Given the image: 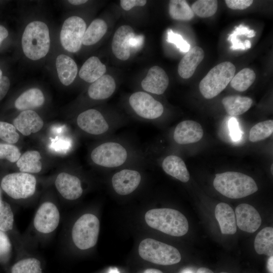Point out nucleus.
<instances>
[{
  "label": "nucleus",
  "instance_id": "24",
  "mask_svg": "<svg viewBox=\"0 0 273 273\" xmlns=\"http://www.w3.org/2000/svg\"><path fill=\"white\" fill-rule=\"evenodd\" d=\"M162 167L166 173L183 183H187L190 179V174L185 163L178 156H167L162 163Z\"/></svg>",
  "mask_w": 273,
  "mask_h": 273
},
{
  "label": "nucleus",
  "instance_id": "54",
  "mask_svg": "<svg viewBox=\"0 0 273 273\" xmlns=\"http://www.w3.org/2000/svg\"><path fill=\"white\" fill-rule=\"evenodd\" d=\"M244 43L246 49H249L251 47V41L249 40H248V39L245 40Z\"/></svg>",
  "mask_w": 273,
  "mask_h": 273
},
{
  "label": "nucleus",
  "instance_id": "58",
  "mask_svg": "<svg viewBox=\"0 0 273 273\" xmlns=\"http://www.w3.org/2000/svg\"><path fill=\"white\" fill-rule=\"evenodd\" d=\"M2 201L1 197V191H0V202Z\"/></svg>",
  "mask_w": 273,
  "mask_h": 273
},
{
  "label": "nucleus",
  "instance_id": "3",
  "mask_svg": "<svg viewBox=\"0 0 273 273\" xmlns=\"http://www.w3.org/2000/svg\"><path fill=\"white\" fill-rule=\"evenodd\" d=\"M22 47L25 55L32 60L45 57L50 47V37L48 26L41 21L29 23L22 37Z\"/></svg>",
  "mask_w": 273,
  "mask_h": 273
},
{
  "label": "nucleus",
  "instance_id": "31",
  "mask_svg": "<svg viewBox=\"0 0 273 273\" xmlns=\"http://www.w3.org/2000/svg\"><path fill=\"white\" fill-rule=\"evenodd\" d=\"M169 14L174 20L189 21L194 14L186 1L171 0L169 3Z\"/></svg>",
  "mask_w": 273,
  "mask_h": 273
},
{
  "label": "nucleus",
  "instance_id": "8",
  "mask_svg": "<svg viewBox=\"0 0 273 273\" xmlns=\"http://www.w3.org/2000/svg\"><path fill=\"white\" fill-rule=\"evenodd\" d=\"M93 161L98 165L114 168L122 165L127 158V152L120 144L114 142L103 143L92 152Z\"/></svg>",
  "mask_w": 273,
  "mask_h": 273
},
{
  "label": "nucleus",
  "instance_id": "48",
  "mask_svg": "<svg viewBox=\"0 0 273 273\" xmlns=\"http://www.w3.org/2000/svg\"><path fill=\"white\" fill-rule=\"evenodd\" d=\"M272 264H273V257L272 256H271L268 258L267 262V268L270 273H273Z\"/></svg>",
  "mask_w": 273,
  "mask_h": 273
},
{
  "label": "nucleus",
  "instance_id": "20",
  "mask_svg": "<svg viewBox=\"0 0 273 273\" xmlns=\"http://www.w3.org/2000/svg\"><path fill=\"white\" fill-rule=\"evenodd\" d=\"M204 57L203 49L195 46L191 49L181 59L178 66V73L184 79L192 76L196 68Z\"/></svg>",
  "mask_w": 273,
  "mask_h": 273
},
{
  "label": "nucleus",
  "instance_id": "51",
  "mask_svg": "<svg viewBox=\"0 0 273 273\" xmlns=\"http://www.w3.org/2000/svg\"><path fill=\"white\" fill-rule=\"evenodd\" d=\"M144 273H163L161 270L155 268H148L146 269Z\"/></svg>",
  "mask_w": 273,
  "mask_h": 273
},
{
  "label": "nucleus",
  "instance_id": "44",
  "mask_svg": "<svg viewBox=\"0 0 273 273\" xmlns=\"http://www.w3.org/2000/svg\"><path fill=\"white\" fill-rule=\"evenodd\" d=\"M144 42V36L142 34L134 35L130 40L131 52L140 49Z\"/></svg>",
  "mask_w": 273,
  "mask_h": 273
},
{
  "label": "nucleus",
  "instance_id": "13",
  "mask_svg": "<svg viewBox=\"0 0 273 273\" xmlns=\"http://www.w3.org/2000/svg\"><path fill=\"white\" fill-rule=\"evenodd\" d=\"M235 213L236 224L243 231L254 233L261 224L259 213L253 206L248 204L243 203L237 206Z\"/></svg>",
  "mask_w": 273,
  "mask_h": 273
},
{
  "label": "nucleus",
  "instance_id": "56",
  "mask_svg": "<svg viewBox=\"0 0 273 273\" xmlns=\"http://www.w3.org/2000/svg\"><path fill=\"white\" fill-rule=\"evenodd\" d=\"M2 74H3L2 71L0 69V77L2 76Z\"/></svg>",
  "mask_w": 273,
  "mask_h": 273
},
{
  "label": "nucleus",
  "instance_id": "11",
  "mask_svg": "<svg viewBox=\"0 0 273 273\" xmlns=\"http://www.w3.org/2000/svg\"><path fill=\"white\" fill-rule=\"evenodd\" d=\"M60 215L56 205L51 202H45L37 209L34 219L35 230L41 234H50L58 227Z\"/></svg>",
  "mask_w": 273,
  "mask_h": 273
},
{
  "label": "nucleus",
  "instance_id": "29",
  "mask_svg": "<svg viewBox=\"0 0 273 273\" xmlns=\"http://www.w3.org/2000/svg\"><path fill=\"white\" fill-rule=\"evenodd\" d=\"M254 249L258 254L272 256L273 228L272 227H265L258 233L254 240Z\"/></svg>",
  "mask_w": 273,
  "mask_h": 273
},
{
  "label": "nucleus",
  "instance_id": "50",
  "mask_svg": "<svg viewBox=\"0 0 273 273\" xmlns=\"http://www.w3.org/2000/svg\"><path fill=\"white\" fill-rule=\"evenodd\" d=\"M196 273H213V272L208 268L202 267L199 268Z\"/></svg>",
  "mask_w": 273,
  "mask_h": 273
},
{
  "label": "nucleus",
  "instance_id": "27",
  "mask_svg": "<svg viewBox=\"0 0 273 273\" xmlns=\"http://www.w3.org/2000/svg\"><path fill=\"white\" fill-rule=\"evenodd\" d=\"M252 102L250 98L238 95L226 96L222 100L226 112L233 117L240 115L247 111Z\"/></svg>",
  "mask_w": 273,
  "mask_h": 273
},
{
  "label": "nucleus",
  "instance_id": "57",
  "mask_svg": "<svg viewBox=\"0 0 273 273\" xmlns=\"http://www.w3.org/2000/svg\"><path fill=\"white\" fill-rule=\"evenodd\" d=\"M272 165H273L272 164V165H271V173H272Z\"/></svg>",
  "mask_w": 273,
  "mask_h": 273
},
{
  "label": "nucleus",
  "instance_id": "18",
  "mask_svg": "<svg viewBox=\"0 0 273 273\" xmlns=\"http://www.w3.org/2000/svg\"><path fill=\"white\" fill-rule=\"evenodd\" d=\"M169 84V78L166 72L160 67H151L145 78L141 82L145 91L156 94H163Z\"/></svg>",
  "mask_w": 273,
  "mask_h": 273
},
{
  "label": "nucleus",
  "instance_id": "45",
  "mask_svg": "<svg viewBox=\"0 0 273 273\" xmlns=\"http://www.w3.org/2000/svg\"><path fill=\"white\" fill-rule=\"evenodd\" d=\"M10 246L8 238L4 232L0 231V255L9 252Z\"/></svg>",
  "mask_w": 273,
  "mask_h": 273
},
{
  "label": "nucleus",
  "instance_id": "12",
  "mask_svg": "<svg viewBox=\"0 0 273 273\" xmlns=\"http://www.w3.org/2000/svg\"><path fill=\"white\" fill-rule=\"evenodd\" d=\"M77 123L82 130L94 135L103 134L109 128L103 115L94 109L87 110L79 114L77 118Z\"/></svg>",
  "mask_w": 273,
  "mask_h": 273
},
{
  "label": "nucleus",
  "instance_id": "32",
  "mask_svg": "<svg viewBox=\"0 0 273 273\" xmlns=\"http://www.w3.org/2000/svg\"><path fill=\"white\" fill-rule=\"evenodd\" d=\"M255 78L254 71L249 68H245L234 75L230 83L235 90L244 92L252 84Z\"/></svg>",
  "mask_w": 273,
  "mask_h": 273
},
{
  "label": "nucleus",
  "instance_id": "1",
  "mask_svg": "<svg viewBox=\"0 0 273 273\" xmlns=\"http://www.w3.org/2000/svg\"><path fill=\"white\" fill-rule=\"evenodd\" d=\"M145 219L150 227L172 236H183L189 230L188 221L185 215L173 209L149 210L145 215Z\"/></svg>",
  "mask_w": 273,
  "mask_h": 273
},
{
  "label": "nucleus",
  "instance_id": "9",
  "mask_svg": "<svg viewBox=\"0 0 273 273\" xmlns=\"http://www.w3.org/2000/svg\"><path fill=\"white\" fill-rule=\"evenodd\" d=\"M85 21L78 16H71L64 21L60 32V41L66 51L75 53L81 48L86 30Z\"/></svg>",
  "mask_w": 273,
  "mask_h": 273
},
{
  "label": "nucleus",
  "instance_id": "23",
  "mask_svg": "<svg viewBox=\"0 0 273 273\" xmlns=\"http://www.w3.org/2000/svg\"><path fill=\"white\" fill-rule=\"evenodd\" d=\"M56 66L61 82L66 86L71 84L78 71L77 65L73 59L68 56L60 55L56 59Z\"/></svg>",
  "mask_w": 273,
  "mask_h": 273
},
{
  "label": "nucleus",
  "instance_id": "4",
  "mask_svg": "<svg viewBox=\"0 0 273 273\" xmlns=\"http://www.w3.org/2000/svg\"><path fill=\"white\" fill-rule=\"evenodd\" d=\"M235 71V65L230 62H223L213 67L199 83L202 96L207 99L217 96L230 82Z\"/></svg>",
  "mask_w": 273,
  "mask_h": 273
},
{
  "label": "nucleus",
  "instance_id": "39",
  "mask_svg": "<svg viewBox=\"0 0 273 273\" xmlns=\"http://www.w3.org/2000/svg\"><path fill=\"white\" fill-rule=\"evenodd\" d=\"M167 41L174 44L180 52L187 53L190 50V45L179 34L174 33L171 29L167 31Z\"/></svg>",
  "mask_w": 273,
  "mask_h": 273
},
{
  "label": "nucleus",
  "instance_id": "38",
  "mask_svg": "<svg viewBox=\"0 0 273 273\" xmlns=\"http://www.w3.org/2000/svg\"><path fill=\"white\" fill-rule=\"evenodd\" d=\"M21 152L15 145L0 143V159H6L11 162H17L21 156Z\"/></svg>",
  "mask_w": 273,
  "mask_h": 273
},
{
  "label": "nucleus",
  "instance_id": "52",
  "mask_svg": "<svg viewBox=\"0 0 273 273\" xmlns=\"http://www.w3.org/2000/svg\"><path fill=\"white\" fill-rule=\"evenodd\" d=\"M179 273H196V272L193 268L187 267L181 270Z\"/></svg>",
  "mask_w": 273,
  "mask_h": 273
},
{
  "label": "nucleus",
  "instance_id": "21",
  "mask_svg": "<svg viewBox=\"0 0 273 273\" xmlns=\"http://www.w3.org/2000/svg\"><path fill=\"white\" fill-rule=\"evenodd\" d=\"M215 216L218 222L221 233L233 235L237 231L235 213L228 204L221 202L215 208Z\"/></svg>",
  "mask_w": 273,
  "mask_h": 273
},
{
  "label": "nucleus",
  "instance_id": "53",
  "mask_svg": "<svg viewBox=\"0 0 273 273\" xmlns=\"http://www.w3.org/2000/svg\"><path fill=\"white\" fill-rule=\"evenodd\" d=\"M256 32L254 31V30L252 29H249L248 31L246 36L249 38L254 37L256 35Z\"/></svg>",
  "mask_w": 273,
  "mask_h": 273
},
{
  "label": "nucleus",
  "instance_id": "25",
  "mask_svg": "<svg viewBox=\"0 0 273 273\" xmlns=\"http://www.w3.org/2000/svg\"><path fill=\"white\" fill-rule=\"evenodd\" d=\"M44 102L42 92L37 88H31L23 93L15 101V107L20 110H32L41 107Z\"/></svg>",
  "mask_w": 273,
  "mask_h": 273
},
{
  "label": "nucleus",
  "instance_id": "14",
  "mask_svg": "<svg viewBox=\"0 0 273 273\" xmlns=\"http://www.w3.org/2000/svg\"><path fill=\"white\" fill-rule=\"evenodd\" d=\"M141 181L139 172L132 169H122L112 178V187L119 195H127L136 189Z\"/></svg>",
  "mask_w": 273,
  "mask_h": 273
},
{
  "label": "nucleus",
  "instance_id": "5",
  "mask_svg": "<svg viewBox=\"0 0 273 273\" xmlns=\"http://www.w3.org/2000/svg\"><path fill=\"white\" fill-rule=\"evenodd\" d=\"M139 254L145 260L163 265L174 264L181 260V255L176 248L151 238L141 242Z\"/></svg>",
  "mask_w": 273,
  "mask_h": 273
},
{
  "label": "nucleus",
  "instance_id": "41",
  "mask_svg": "<svg viewBox=\"0 0 273 273\" xmlns=\"http://www.w3.org/2000/svg\"><path fill=\"white\" fill-rule=\"evenodd\" d=\"M229 127L230 134L233 141L240 140L241 137V131L239 128L238 122L236 118L232 117L229 121Z\"/></svg>",
  "mask_w": 273,
  "mask_h": 273
},
{
  "label": "nucleus",
  "instance_id": "17",
  "mask_svg": "<svg viewBox=\"0 0 273 273\" xmlns=\"http://www.w3.org/2000/svg\"><path fill=\"white\" fill-rule=\"evenodd\" d=\"M55 185L59 193L67 200H76L83 193L80 179L77 176L66 172H61L58 175Z\"/></svg>",
  "mask_w": 273,
  "mask_h": 273
},
{
  "label": "nucleus",
  "instance_id": "28",
  "mask_svg": "<svg viewBox=\"0 0 273 273\" xmlns=\"http://www.w3.org/2000/svg\"><path fill=\"white\" fill-rule=\"evenodd\" d=\"M41 157L38 151H28L21 155L17 161V166L21 172L36 173L40 172L42 164Z\"/></svg>",
  "mask_w": 273,
  "mask_h": 273
},
{
  "label": "nucleus",
  "instance_id": "10",
  "mask_svg": "<svg viewBox=\"0 0 273 273\" xmlns=\"http://www.w3.org/2000/svg\"><path fill=\"white\" fill-rule=\"evenodd\" d=\"M129 103L138 115L146 119H155L160 117L164 111L162 104L152 96L144 92L133 93Z\"/></svg>",
  "mask_w": 273,
  "mask_h": 273
},
{
  "label": "nucleus",
  "instance_id": "46",
  "mask_svg": "<svg viewBox=\"0 0 273 273\" xmlns=\"http://www.w3.org/2000/svg\"><path fill=\"white\" fill-rule=\"evenodd\" d=\"M10 86L9 78L6 76L0 77V101L7 94Z\"/></svg>",
  "mask_w": 273,
  "mask_h": 273
},
{
  "label": "nucleus",
  "instance_id": "16",
  "mask_svg": "<svg viewBox=\"0 0 273 273\" xmlns=\"http://www.w3.org/2000/svg\"><path fill=\"white\" fill-rule=\"evenodd\" d=\"M203 130L201 125L193 120H184L175 128L173 139L180 145L189 144L199 141L203 137Z\"/></svg>",
  "mask_w": 273,
  "mask_h": 273
},
{
  "label": "nucleus",
  "instance_id": "35",
  "mask_svg": "<svg viewBox=\"0 0 273 273\" xmlns=\"http://www.w3.org/2000/svg\"><path fill=\"white\" fill-rule=\"evenodd\" d=\"M11 273H42L40 262L32 257L21 259L12 266Z\"/></svg>",
  "mask_w": 273,
  "mask_h": 273
},
{
  "label": "nucleus",
  "instance_id": "49",
  "mask_svg": "<svg viewBox=\"0 0 273 273\" xmlns=\"http://www.w3.org/2000/svg\"><path fill=\"white\" fill-rule=\"evenodd\" d=\"M70 4L73 5H80L87 2L86 0H69L68 1Z\"/></svg>",
  "mask_w": 273,
  "mask_h": 273
},
{
  "label": "nucleus",
  "instance_id": "59",
  "mask_svg": "<svg viewBox=\"0 0 273 273\" xmlns=\"http://www.w3.org/2000/svg\"><path fill=\"white\" fill-rule=\"evenodd\" d=\"M220 273H228V272H221Z\"/></svg>",
  "mask_w": 273,
  "mask_h": 273
},
{
  "label": "nucleus",
  "instance_id": "26",
  "mask_svg": "<svg viewBox=\"0 0 273 273\" xmlns=\"http://www.w3.org/2000/svg\"><path fill=\"white\" fill-rule=\"evenodd\" d=\"M106 71V66L100 59L96 56H92L83 63L79 75L85 81L93 83L104 75Z\"/></svg>",
  "mask_w": 273,
  "mask_h": 273
},
{
  "label": "nucleus",
  "instance_id": "19",
  "mask_svg": "<svg viewBox=\"0 0 273 273\" xmlns=\"http://www.w3.org/2000/svg\"><path fill=\"white\" fill-rule=\"evenodd\" d=\"M14 126L24 135L39 131L43 125V122L38 114L33 110L21 112L13 121Z\"/></svg>",
  "mask_w": 273,
  "mask_h": 273
},
{
  "label": "nucleus",
  "instance_id": "40",
  "mask_svg": "<svg viewBox=\"0 0 273 273\" xmlns=\"http://www.w3.org/2000/svg\"><path fill=\"white\" fill-rule=\"evenodd\" d=\"M228 7L233 10H244L250 7L253 3L252 0H226Z\"/></svg>",
  "mask_w": 273,
  "mask_h": 273
},
{
  "label": "nucleus",
  "instance_id": "37",
  "mask_svg": "<svg viewBox=\"0 0 273 273\" xmlns=\"http://www.w3.org/2000/svg\"><path fill=\"white\" fill-rule=\"evenodd\" d=\"M0 139L9 144H15L18 141L19 135L14 125L0 121Z\"/></svg>",
  "mask_w": 273,
  "mask_h": 273
},
{
  "label": "nucleus",
  "instance_id": "22",
  "mask_svg": "<svg viewBox=\"0 0 273 273\" xmlns=\"http://www.w3.org/2000/svg\"><path fill=\"white\" fill-rule=\"evenodd\" d=\"M115 89L114 78L110 75L104 74L92 83L88 89V95L94 100H104L112 95Z\"/></svg>",
  "mask_w": 273,
  "mask_h": 273
},
{
  "label": "nucleus",
  "instance_id": "2",
  "mask_svg": "<svg viewBox=\"0 0 273 273\" xmlns=\"http://www.w3.org/2000/svg\"><path fill=\"white\" fill-rule=\"evenodd\" d=\"M213 186L221 194L232 199L244 198L258 190V187L252 177L233 171L216 174Z\"/></svg>",
  "mask_w": 273,
  "mask_h": 273
},
{
  "label": "nucleus",
  "instance_id": "7",
  "mask_svg": "<svg viewBox=\"0 0 273 273\" xmlns=\"http://www.w3.org/2000/svg\"><path fill=\"white\" fill-rule=\"evenodd\" d=\"M36 180L30 173L16 172L5 176L1 181L2 189L14 199H26L35 192Z\"/></svg>",
  "mask_w": 273,
  "mask_h": 273
},
{
  "label": "nucleus",
  "instance_id": "33",
  "mask_svg": "<svg viewBox=\"0 0 273 273\" xmlns=\"http://www.w3.org/2000/svg\"><path fill=\"white\" fill-rule=\"evenodd\" d=\"M273 132V121L268 120L259 122L254 125L249 132V140L257 142L263 140L272 134Z\"/></svg>",
  "mask_w": 273,
  "mask_h": 273
},
{
  "label": "nucleus",
  "instance_id": "36",
  "mask_svg": "<svg viewBox=\"0 0 273 273\" xmlns=\"http://www.w3.org/2000/svg\"><path fill=\"white\" fill-rule=\"evenodd\" d=\"M14 214L7 202H0V231L6 232L12 230L14 224Z\"/></svg>",
  "mask_w": 273,
  "mask_h": 273
},
{
  "label": "nucleus",
  "instance_id": "42",
  "mask_svg": "<svg viewBox=\"0 0 273 273\" xmlns=\"http://www.w3.org/2000/svg\"><path fill=\"white\" fill-rule=\"evenodd\" d=\"M147 3L146 0H121L120 4L121 8L125 10L128 11L134 7H143Z\"/></svg>",
  "mask_w": 273,
  "mask_h": 273
},
{
  "label": "nucleus",
  "instance_id": "34",
  "mask_svg": "<svg viewBox=\"0 0 273 273\" xmlns=\"http://www.w3.org/2000/svg\"><path fill=\"white\" fill-rule=\"evenodd\" d=\"M216 0H198L191 6L194 14L200 17L208 18L215 14L218 8Z\"/></svg>",
  "mask_w": 273,
  "mask_h": 273
},
{
  "label": "nucleus",
  "instance_id": "47",
  "mask_svg": "<svg viewBox=\"0 0 273 273\" xmlns=\"http://www.w3.org/2000/svg\"><path fill=\"white\" fill-rule=\"evenodd\" d=\"M7 29L2 25H0V44L2 41L8 36Z\"/></svg>",
  "mask_w": 273,
  "mask_h": 273
},
{
  "label": "nucleus",
  "instance_id": "55",
  "mask_svg": "<svg viewBox=\"0 0 273 273\" xmlns=\"http://www.w3.org/2000/svg\"><path fill=\"white\" fill-rule=\"evenodd\" d=\"M108 273H119L117 268H110Z\"/></svg>",
  "mask_w": 273,
  "mask_h": 273
},
{
  "label": "nucleus",
  "instance_id": "15",
  "mask_svg": "<svg viewBox=\"0 0 273 273\" xmlns=\"http://www.w3.org/2000/svg\"><path fill=\"white\" fill-rule=\"evenodd\" d=\"M135 35L132 28L129 25H122L115 31L112 42V50L118 59L125 61L130 56V40Z\"/></svg>",
  "mask_w": 273,
  "mask_h": 273
},
{
  "label": "nucleus",
  "instance_id": "43",
  "mask_svg": "<svg viewBox=\"0 0 273 273\" xmlns=\"http://www.w3.org/2000/svg\"><path fill=\"white\" fill-rule=\"evenodd\" d=\"M228 40L232 43V46L230 47L232 50L238 49L245 50L246 49L244 43L238 38V35L234 31L232 33L229 34Z\"/></svg>",
  "mask_w": 273,
  "mask_h": 273
},
{
  "label": "nucleus",
  "instance_id": "30",
  "mask_svg": "<svg viewBox=\"0 0 273 273\" xmlns=\"http://www.w3.org/2000/svg\"><path fill=\"white\" fill-rule=\"evenodd\" d=\"M107 28V25L103 20L95 19L85 30L82 43L85 46H91L96 43L104 36Z\"/></svg>",
  "mask_w": 273,
  "mask_h": 273
},
{
  "label": "nucleus",
  "instance_id": "6",
  "mask_svg": "<svg viewBox=\"0 0 273 273\" xmlns=\"http://www.w3.org/2000/svg\"><path fill=\"white\" fill-rule=\"evenodd\" d=\"M100 232V221L93 214L82 215L74 223L72 229V239L80 250H86L97 244Z\"/></svg>",
  "mask_w": 273,
  "mask_h": 273
}]
</instances>
